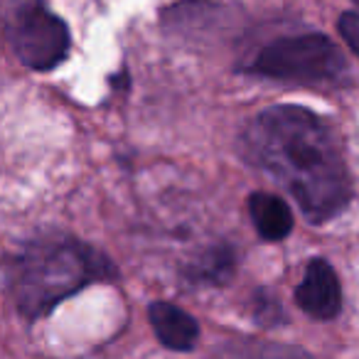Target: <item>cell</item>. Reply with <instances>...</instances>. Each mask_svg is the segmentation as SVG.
Here are the masks:
<instances>
[{"instance_id":"1","label":"cell","mask_w":359,"mask_h":359,"mask_svg":"<svg viewBox=\"0 0 359 359\" xmlns=\"http://www.w3.org/2000/svg\"><path fill=\"white\" fill-rule=\"evenodd\" d=\"M254 160L295 197L305 217L325 222L349 202V175L332 128L303 106L261 111L246 133Z\"/></svg>"},{"instance_id":"2","label":"cell","mask_w":359,"mask_h":359,"mask_svg":"<svg viewBox=\"0 0 359 359\" xmlns=\"http://www.w3.org/2000/svg\"><path fill=\"white\" fill-rule=\"evenodd\" d=\"M111 276L109 261L81 241H37L13 264V298L22 315L40 318L84 285Z\"/></svg>"},{"instance_id":"6","label":"cell","mask_w":359,"mask_h":359,"mask_svg":"<svg viewBox=\"0 0 359 359\" xmlns=\"http://www.w3.org/2000/svg\"><path fill=\"white\" fill-rule=\"evenodd\" d=\"M150 323H153V330L160 342L165 347L175 349V352L192 349L197 334H200L197 320L192 315H187L177 305L165 303V300H158V303L150 305Z\"/></svg>"},{"instance_id":"11","label":"cell","mask_w":359,"mask_h":359,"mask_svg":"<svg viewBox=\"0 0 359 359\" xmlns=\"http://www.w3.org/2000/svg\"><path fill=\"white\" fill-rule=\"evenodd\" d=\"M339 32H342L344 42L359 55V11H349L339 18Z\"/></svg>"},{"instance_id":"4","label":"cell","mask_w":359,"mask_h":359,"mask_svg":"<svg viewBox=\"0 0 359 359\" xmlns=\"http://www.w3.org/2000/svg\"><path fill=\"white\" fill-rule=\"evenodd\" d=\"M6 32L18 60L30 69H55L69 52V30L45 0H8Z\"/></svg>"},{"instance_id":"9","label":"cell","mask_w":359,"mask_h":359,"mask_svg":"<svg viewBox=\"0 0 359 359\" xmlns=\"http://www.w3.org/2000/svg\"><path fill=\"white\" fill-rule=\"evenodd\" d=\"M234 271V254L226 246H215L190 266V278L202 283H224Z\"/></svg>"},{"instance_id":"3","label":"cell","mask_w":359,"mask_h":359,"mask_svg":"<svg viewBox=\"0 0 359 359\" xmlns=\"http://www.w3.org/2000/svg\"><path fill=\"white\" fill-rule=\"evenodd\" d=\"M249 72L269 79L323 84L339 81L347 72L342 52L325 35H295L266 45L251 60Z\"/></svg>"},{"instance_id":"8","label":"cell","mask_w":359,"mask_h":359,"mask_svg":"<svg viewBox=\"0 0 359 359\" xmlns=\"http://www.w3.org/2000/svg\"><path fill=\"white\" fill-rule=\"evenodd\" d=\"M210 359H310L303 349L259 339H236L226 342Z\"/></svg>"},{"instance_id":"5","label":"cell","mask_w":359,"mask_h":359,"mask_svg":"<svg viewBox=\"0 0 359 359\" xmlns=\"http://www.w3.org/2000/svg\"><path fill=\"white\" fill-rule=\"evenodd\" d=\"M295 300L315 320H332L339 313V308H342L339 280L327 261H310L303 280L295 290Z\"/></svg>"},{"instance_id":"10","label":"cell","mask_w":359,"mask_h":359,"mask_svg":"<svg viewBox=\"0 0 359 359\" xmlns=\"http://www.w3.org/2000/svg\"><path fill=\"white\" fill-rule=\"evenodd\" d=\"M254 313H256V318H259L261 323H266V325L278 323V320L283 318L278 300L271 298V295H266V293H259V295H256V300H254Z\"/></svg>"},{"instance_id":"7","label":"cell","mask_w":359,"mask_h":359,"mask_svg":"<svg viewBox=\"0 0 359 359\" xmlns=\"http://www.w3.org/2000/svg\"><path fill=\"white\" fill-rule=\"evenodd\" d=\"M249 212L254 219L256 229L264 239L280 241L290 234L293 229V215H290L288 205L280 197L269 195V192H256L249 200Z\"/></svg>"}]
</instances>
